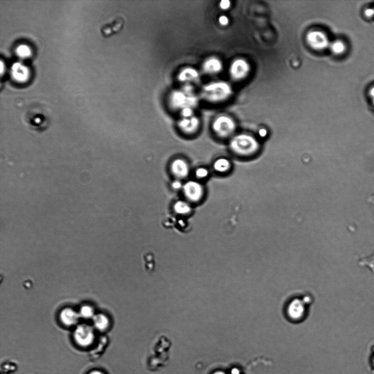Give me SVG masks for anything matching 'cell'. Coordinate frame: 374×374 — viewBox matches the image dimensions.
<instances>
[{"label":"cell","instance_id":"cell-3","mask_svg":"<svg viewBox=\"0 0 374 374\" xmlns=\"http://www.w3.org/2000/svg\"><path fill=\"white\" fill-rule=\"evenodd\" d=\"M259 144L257 140L246 134H238L233 137L230 142V148L233 152L243 156L249 157L255 154L259 149Z\"/></svg>","mask_w":374,"mask_h":374},{"label":"cell","instance_id":"cell-31","mask_svg":"<svg viewBox=\"0 0 374 374\" xmlns=\"http://www.w3.org/2000/svg\"><path fill=\"white\" fill-rule=\"evenodd\" d=\"M89 374H103L102 372L100 371H93L90 373Z\"/></svg>","mask_w":374,"mask_h":374},{"label":"cell","instance_id":"cell-25","mask_svg":"<svg viewBox=\"0 0 374 374\" xmlns=\"http://www.w3.org/2000/svg\"><path fill=\"white\" fill-rule=\"evenodd\" d=\"M218 22H219L220 25L223 26V27H226V26L229 24L230 20L226 15H221L219 17V19H218Z\"/></svg>","mask_w":374,"mask_h":374},{"label":"cell","instance_id":"cell-26","mask_svg":"<svg viewBox=\"0 0 374 374\" xmlns=\"http://www.w3.org/2000/svg\"><path fill=\"white\" fill-rule=\"evenodd\" d=\"M366 17L368 18H372L374 17V8H367L365 12Z\"/></svg>","mask_w":374,"mask_h":374},{"label":"cell","instance_id":"cell-28","mask_svg":"<svg viewBox=\"0 0 374 374\" xmlns=\"http://www.w3.org/2000/svg\"><path fill=\"white\" fill-rule=\"evenodd\" d=\"M259 134L260 135H261V137H264L266 136L267 134V132L266 129H261V131H260Z\"/></svg>","mask_w":374,"mask_h":374},{"label":"cell","instance_id":"cell-16","mask_svg":"<svg viewBox=\"0 0 374 374\" xmlns=\"http://www.w3.org/2000/svg\"><path fill=\"white\" fill-rule=\"evenodd\" d=\"M93 323L99 330H105L109 325V321L107 317L103 314H98L93 317Z\"/></svg>","mask_w":374,"mask_h":374},{"label":"cell","instance_id":"cell-24","mask_svg":"<svg viewBox=\"0 0 374 374\" xmlns=\"http://www.w3.org/2000/svg\"><path fill=\"white\" fill-rule=\"evenodd\" d=\"M219 6L223 11H226L231 6V1L229 0H222L219 4Z\"/></svg>","mask_w":374,"mask_h":374},{"label":"cell","instance_id":"cell-17","mask_svg":"<svg viewBox=\"0 0 374 374\" xmlns=\"http://www.w3.org/2000/svg\"><path fill=\"white\" fill-rule=\"evenodd\" d=\"M214 168L220 173L226 172L230 168L229 160L226 159H220L216 160L214 164Z\"/></svg>","mask_w":374,"mask_h":374},{"label":"cell","instance_id":"cell-7","mask_svg":"<svg viewBox=\"0 0 374 374\" xmlns=\"http://www.w3.org/2000/svg\"><path fill=\"white\" fill-rule=\"evenodd\" d=\"M74 339L81 346H90L95 339L94 331L90 326L81 324L77 327L74 332Z\"/></svg>","mask_w":374,"mask_h":374},{"label":"cell","instance_id":"cell-5","mask_svg":"<svg viewBox=\"0 0 374 374\" xmlns=\"http://www.w3.org/2000/svg\"><path fill=\"white\" fill-rule=\"evenodd\" d=\"M212 127L217 136L226 138L234 133L236 125L235 121L230 117L221 115L215 119Z\"/></svg>","mask_w":374,"mask_h":374},{"label":"cell","instance_id":"cell-14","mask_svg":"<svg viewBox=\"0 0 374 374\" xmlns=\"http://www.w3.org/2000/svg\"><path fill=\"white\" fill-rule=\"evenodd\" d=\"M60 317L61 321L65 325L72 326L78 323L80 316L74 310L67 308L61 312Z\"/></svg>","mask_w":374,"mask_h":374},{"label":"cell","instance_id":"cell-21","mask_svg":"<svg viewBox=\"0 0 374 374\" xmlns=\"http://www.w3.org/2000/svg\"><path fill=\"white\" fill-rule=\"evenodd\" d=\"M17 53L22 58H26L30 55L31 52L27 46L20 45L17 49Z\"/></svg>","mask_w":374,"mask_h":374},{"label":"cell","instance_id":"cell-33","mask_svg":"<svg viewBox=\"0 0 374 374\" xmlns=\"http://www.w3.org/2000/svg\"><path fill=\"white\" fill-rule=\"evenodd\" d=\"M373 104H374V98L373 99Z\"/></svg>","mask_w":374,"mask_h":374},{"label":"cell","instance_id":"cell-12","mask_svg":"<svg viewBox=\"0 0 374 374\" xmlns=\"http://www.w3.org/2000/svg\"><path fill=\"white\" fill-rule=\"evenodd\" d=\"M200 123L199 118L193 116L190 118H182L178 122V126L182 131L190 134L197 131Z\"/></svg>","mask_w":374,"mask_h":374},{"label":"cell","instance_id":"cell-4","mask_svg":"<svg viewBox=\"0 0 374 374\" xmlns=\"http://www.w3.org/2000/svg\"><path fill=\"white\" fill-rule=\"evenodd\" d=\"M309 298L308 296L299 299L295 298L287 306V316L291 321H300L303 320L306 313Z\"/></svg>","mask_w":374,"mask_h":374},{"label":"cell","instance_id":"cell-27","mask_svg":"<svg viewBox=\"0 0 374 374\" xmlns=\"http://www.w3.org/2000/svg\"><path fill=\"white\" fill-rule=\"evenodd\" d=\"M171 185H172L173 188L175 190L180 189L182 188V186H183L179 180L174 181Z\"/></svg>","mask_w":374,"mask_h":374},{"label":"cell","instance_id":"cell-13","mask_svg":"<svg viewBox=\"0 0 374 374\" xmlns=\"http://www.w3.org/2000/svg\"><path fill=\"white\" fill-rule=\"evenodd\" d=\"M171 171L178 178L186 177L189 173V167L188 163L181 159H177L171 164Z\"/></svg>","mask_w":374,"mask_h":374},{"label":"cell","instance_id":"cell-18","mask_svg":"<svg viewBox=\"0 0 374 374\" xmlns=\"http://www.w3.org/2000/svg\"><path fill=\"white\" fill-rule=\"evenodd\" d=\"M330 49L332 53L340 55L345 53L346 49L345 44L340 40H337L330 45Z\"/></svg>","mask_w":374,"mask_h":374},{"label":"cell","instance_id":"cell-8","mask_svg":"<svg viewBox=\"0 0 374 374\" xmlns=\"http://www.w3.org/2000/svg\"><path fill=\"white\" fill-rule=\"evenodd\" d=\"M306 41L311 48L316 50H323L330 46L328 37L321 31H311L306 36Z\"/></svg>","mask_w":374,"mask_h":374},{"label":"cell","instance_id":"cell-23","mask_svg":"<svg viewBox=\"0 0 374 374\" xmlns=\"http://www.w3.org/2000/svg\"><path fill=\"white\" fill-rule=\"evenodd\" d=\"M197 177L204 178L209 175V171L205 168H200L196 171Z\"/></svg>","mask_w":374,"mask_h":374},{"label":"cell","instance_id":"cell-1","mask_svg":"<svg viewBox=\"0 0 374 374\" xmlns=\"http://www.w3.org/2000/svg\"><path fill=\"white\" fill-rule=\"evenodd\" d=\"M199 101L191 84H185L180 89L171 91L168 97L169 107L175 110H181L185 107L194 108L199 105Z\"/></svg>","mask_w":374,"mask_h":374},{"label":"cell","instance_id":"cell-10","mask_svg":"<svg viewBox=\"0 0 374 374\" xmlns=\"http://www.w3.org/2000/svg\"><path fill=\"white\" fill-rule=\"evenodd\" d=\"M202 71L207 75H216L220 73L223 69L222 61L217 57L212 56L206 59L202 63Z\"/></svg>","mask_w":374,"mask_h":374},{"label":"cell","instance_id":"cell-11","mask_svg":"<svg viewBox=\"0 0 374 374\" xmlns=\"http://www.w3.org/2000/svg\"><path fill=\"white\" fill-rule=\"evenodd\" d=\"M184 192L187 198L194 202L199 201L203 195V188L197 182L190 181L183 187Z\"/></svg>","mask_w":374,"mask_h":374},{"label":"cell","instance_id":"cell-6","mask_svg":"<svg viewBox=\"0 0 374 374\" xmlns=\"http://www.w3.org/2000/svg\"><path fill=\"white\" fill-rule=\"evenodd\" d=\"M251 66L248 62L242 58H238L232 62L229 68L230 76L233 80H241L248 75Z\"/></svg>","mask_w":374,"mask_h":374},{"label":"cell","instance_id":"cell-9","mask_svg":"<svg viewBox=\"0 0 374 374\" xmlns=\"http://www.w3.org/2000/svg\"><path fill=\"white\" fill-rule=\"evenodd\" d=\"M178 80L185 84H198L201 81V74L194 67L187 66L182 69L178 74Z\"/></svg>","mask_w":374,"mask_h":374},{"label":"cell","instance_id":"cell-30","mask_svg":"<svg viewBox=\"0 0 374 374\" xmlns=\"http://www.w3.org/2000/svg\"><path fill=\"white\" fill-rule=\"evenodd\" d=\"M370 95L373 98H374V87H373L370 91Z\"/></svg>","mask_w":374,"mask_h":374},{"label":"cell","instance_id":"cell-19","mask_svg":"<svg viewBox=\"0 0 374 374\" xmlns=\"http://www.w3.org/2000/svg\"><path fill=\"white\" fill-rule=\"evenodd\" d=\"M174 209L177 214L183 215L188 214L191 210L190 206L184 201L176 202L174 205Z\"/></svg>","mask_w":374,"mask_h":374},{"label":"cell","instance_id":"cell-15","mask_svg":"<svg viewBox=\"0 0 374 374\" xmlns=\"http://www.w3.org/2000/svg\"><path fill=\"white\" fill-rule=\"evenodd\" d=\"M12 73L14 79L20 82L27 80L29 76L27 67L20 63H15L13 65Z\"/></svg>","mask_w":374,"mask_h":374},{"label":"cell","instance_id":"cell-32","mask_svg":"<svg viewBox=\"0 0 374 374\" xmlns=\"http://www.w3.org/2000/svg\"><path fill=\"white\" fill-rule=\"evenodd\" d=\"M214 374H226L221 371H218L214 373Z\"/></svg>","mask_w":374,"mask_h":374},{"label":"cell","instance_id":"cell-22","mask_svg":"<svg viewBox=\"0 0 374 374\" xmlns=\"http://www.w3.org/2000/svg\"><path fill=\"white\" fill-rule=\"evenodd\" d=\"M180 113L183 118H190L194 116V108L185 107L180 110Z\"/></svg>","mask_w":374,"mask_h":374},{"label":"cell","instance_id":"cell-2","mask_svg":"<svg viewBox=\"0 0 374 374\" xmlns=\"http://www.w3.org/2000/svg\"><path fill=\"white\" fill-rule=\"evenodd\" d=\"M232 88L227 82L216 81L208 83L202 88L201 96L212 103H218L227 100L232 94Z\"/></svg>","mask_w":374,"mask_h":374},{"label":"cell","instance_id":"cell-34","mask_svg":"<svg viewBox=\"0 0 374 374\" xmlns=\"http://www.w3.org/2000/svg\"><path fill=\"white\" fill-rule=\"evenodd\" d=\"M373 364H374V359H373Z\"/></svg>","mask_w":374,"mask_h":374},{"label":"cell","instance_id":"cell-29","mask_svg":"<svg viewBox=\"0 0 374 374\" xmlns=\"http://www.w3.org/2000/svg\"><path fill=\"white\" fill-rule=\"evenodd\" d=\"M231 374H240V372L237 368H233L231 371Z\"/></svg>","mask_w":374,"mask_h":374},{"label":"cell","instance_id":"cell-20","mask_svg":"<svg viewBox=\"0 0 374 374\" xmlns=\"http://www.w3.org/2000/svg\"><path fill=\"white\" fill-rule=\"evenodd\" d=\"M80 316L85 319H89L94 317V311L91 306H84L81 309Z\"/></svg>","mask_w":374,"mask_h":374}]
</instances>
